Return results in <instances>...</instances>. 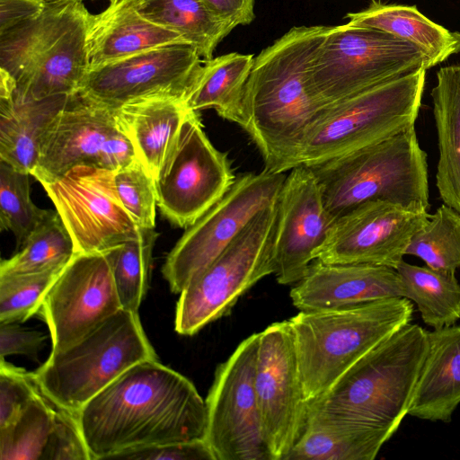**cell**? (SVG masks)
Masks as SVG:
<instances>
[{
  "instance_id": "1",
  "label": "cell",
  "mask_w": 460,
  "mask_h": 460,
  "mask_svg": "<svg viewBox=\"0 0 460 460\" xmlns=\"http://www.w3.org/2000/svg\"><path fill=\"white\" fill-rule=\"evenodd\" d=\"M90 459L155 445L205 439L206 401L158 359L124 372L75 414Z\"/></svg>"
},
{
  "instance_id": "2",
  "label": "cell",
  "mask_w": 460,
  "mask_h": 460,
  "mask_svg": "<svg viewBox=\"0 0 460 460\" xmlns=\"http://www.w3.org/2000/svg\"><path fill=\"white\" fill-rule=\"evenodd\" d=\"M330 27H293L254 58L242 128L271 172L298 165L306 135L324 110L313 91L310 70Z\"/></svg>"
},
{
  "instance_id": "3",
  "label": "cell",
  "mask_w": 460,
  "mask_h": 460,
  "mask_svg": "<svg viewBox=\"0 0 460 460\" xmlns=\"http://www.w3.org/2000/svg\"><path fill=\"white\" fill-rule=\"evenodd\" d=\"M83 2L47 1L38 16L0 34V68L14 80L12 96L42 100L78 92L88 71Z\"/></svg>"
},
{
  "instance_id": "4",
  "label": "cell",
  "mask_w": 460,
  "mask_h": 460,
  "mask_svg": "<svg viewBox=\"0 0 460 460\" xmlns=\"http://www.w3.org/2000/svg\"><path fill=\"white\" fill-rule=\"evenodd\" d=\"M413 304L392 297L288 319L305 401L317 398L367 352L410 323Z\"/></svg>"
},
{
  "instance_id": "5",
  "label": "cell",
  "mask_w": 460,
  "mask_h": 460,
  "mask_svg": "<svg viewBox=\"0 0 460 460\" xmlns=\"http://www.w3.org/2000/svg\"><path fill=\"white\" fill-rule=\"evenodd\" d=\"M428 332L408 323L381 341L308 407L397 431L428 351Z\"/></svg>"
},
{
  "instance_id": "6",
  "label": "cell",
  "mask_w": 460,
  "mask_h": 460,
  "mask_svg": "<svg viewBox=\"0 0 460 460\" xmlns=\"http://www.w3.org/2000/svg\"><path fill=\"white\" fill-rule=\"evenodd\" d=\"M309 167L335 219L369 200L414 209L429 207L427 155L414 127Z\"/></svg>"
},
{
  "instance_id": "7",
  "label": "cell",
  "mask_w": 460,
  "mask_h": 460,
  "mask_svg": "<svg viewBox=\"0 0 460 460\" xmlns=\"http://www.w3.org/2000/svg\"><path fill=\"white\" fill-rule=\"evenodd\" d=\"M158 357L138 312L120 309L71 346L50 353L32 372L41 392L76 412L134 365Z\"/></svg>"
},
{
  "instance_id": "8",
  "label": "cell",
  "mask_w": 460,
  "mask_h": 460,
  "mask_svg": "<svg viewBox=\"0 0 460 460\" xmlns=\"http://www.w3.org/2000/svg\"><path fill=\"white\" fill-rule=\"evenodd\" d=\"M426 71L420 68L326 107L306 135L298 165L321 164L413 128Z\"/></svg>"
},
{
  "instance_id": "9",
  "label": "cell",
  "mask_w": 460,
  "mask_h": 460,
  "mask_svg": "<svg viewBox=\"0 0 460 460\" xmlns=\"http://www.w3.org/2000/svg\"><path fill=\"white\" fill-rule=\"evenodd\" d=\"M278 199L260 210L234 240L180 293L175 331L194 335L221 318L264 277L274 274Z\"/></svg>"
},
{
  "instance_id": "10",
  "label": "cell",
  "mask_w": 460,
  "mask_h": 460,
  "mask_svg": "<svg viewBox=\"0 0 460 460\" xmlns=\"http://www.w3.org/2000/svg\"><path fill=\"white\" fill-rule=\"evenodd\" d=\"M415 45L385 31L349 24L330 27L313 60L310 82L324 109L420 68H431Z\"/></svg>"
},
{
  "instance_id": "11",
  "label": "cell",
  "mask_w": 460,
  "mask_h": 460,
  "mask_svg": "<svg viewBox=\"0 0 460 460\" xmlns=\"http://www.w3.org/2000/svg\"><path fill=\"white\" fill-rule=\"evenodd\" d=\"M235 180L227 155L213 146L199 112L190 110L154 180L161 214L174 226L187 228L217 204Z\"/></svg>"
},
{
  "instance_id": "12",
  "label": "cell",
  "mask_w": 460,
  "mask_h": 460,
  "mask_svg": "<svg viewBox=\"0 0 460 460\" xmlns=\"http://www.w3.org/2000/svg\"><path fill=\"white\" fill-rule=\"evenodd\" d=\"M286 177L285 172H271L266 169L239 177L217 204L187 227L162 268L171 291L180 294L253 216L275 202Z\"/></svg>"
},
{
  "instance_id": "13",
  "label": "cell",
  "mask_w": 460,
  "mask_h": 460,
  "mask_svg": "<svg viewBox=\"0 0 460 460\" xmlns=\"http://www.w3.org/2000/svg\"><path fill=\"white\" fill-rule=\"evenodd\" d=\"M260 332L244 339L215 371L205 439L216 460H273L262 434L255 370Z\"/></svg>"
},
{
  "instance_id": "14",
  "label": "cell",
  "mask_w": 460,
  "mask_h": 460,
  "mask_svg": "<svg viewBox=\"0 0 460 460\" xmlns=\"http://www.w3.org/2000/svg\"><path fill=\"white\" fill-rule=\"evenodd\" d=\"M135 160L132 144L120 128L114 111L76 92L47 129L31 174L43 182L76 165L117 171Z\"/></svg>"
},
{
  "instance_id": "15",
  "label": "cell",
  "mask_w": 460,
  "mask_h": 460,
  "mask_svg": "<svg viewBox=\"0 0 460 460\" xmlns=\"http://www.w3.org/2000/svg\"><path fill=\"white\" fill-rule=\"evenodd\" d=\"M114 172L76 165L40 182L74 242L75 253L106 252L139 236L141 228L118 197Z\"/></svg>"
},
{
  "instance_id": "16",
  "label": "cell",
  "mask_w": 460,
  "mask_h": 460,
  "mask_svg": "<svg viewBox=\"0 0 460 460\" xmlns=\"http://www.w3.org/2000/svg\"><path fill=\"white\" fill-rule=\"evenodd\" d=\"M255 391L262 434L272 459L285 460L306 420V401L288 320L260 332Z\"/></svg>"
},
{
  "instance_id": "17",
  "label": "cell",
  "mask_w": 460,
  "mask_h": 460,
  "mask_svg": "<svg viewBox=\"0 0 460 460\" xmlns=\"http://www.w3.org/2000/svg\"><path fill=\"white\" fill-rule=\"evenodd\" d=\"M120 309L107 253H75L49 288L37 314L46 323L56 352Z\"/></svg>"
},
{
  "instance_id": "18",
  "label": "cell",
  "mask_w": 460,
  "mask_h": 460,
  "mask_svg": "<svg viewBox=\"0 0 460 460\" xmlns=\"http://www.w3.org/2000/svg\"><path fill=\"white\" fill-rule=\"evenodd\" d=\"M201 63L190 44H167L88 69L78 93L111 109L155 95L184 97Z\"/></svg>"
},
{
  "instance_id": "19",
  "label": "cell",
  "mask_w": 460,
  "mask_h": 460,
  "mask_svg": "<svg viewBox=\"0 0 460 460\" xmlns=\"http://www.w3.org/2000/svg\"><path fill=\"white\" fill-rule=\"evenodd\" d=\"M429 217L386 200H369L337 217L315 260L368 263L397 269L413 234Z\"/></svg>"
},
{
  "instance_id": "20",
  "label": "cell",
  "mask_w": 460,
  "mask_h": 460,
  "mask_svg": "<svg viewBox=\"0 0 460 460\" xmlns=\"http://www.w3.org/2000/svg\"><path fill=\"white\" fill-rule=\"evenodd\" d=\"M334 222L312 169L304 164L292 168L278 198L273 238L274 274L279 284L303 279Z\"/></svg>"
},
{
  "instance_id": "21",
  "label": "cell",
  "mask_w": 460,
  "mask_h": 460,
  "mask_svg": "<svg viewBox=\"0 0 460 460\" xmlns=\"http://www.w3.org/2000/svg\"><path fill=\"white\" fill-rule=\"evenodd\" d=\"M289 296L298 310L318 311L404 297V288L398 271L390 267L314 260Z\"/></svg>"
},
{
  "instance_id": "22",
  "label": "cell",
  "mask_w": 460,
  "mask_h": 460,
  "mask_svg": "<svg viewBox=\"0 0 460 460\" xmlns=\"http://www.w3.org/2000/svg\"><path fill=\"white\" fill-rule=\"evenodd\" d=\"M101 13H90L86 28L89 68L156 47L188 43L137 10L134 0H111Z\"/></svg>"
},
{
  "instance_id": "23",
  "label": "cell",
  "mask_w": 460,
  "mask_h": 460,
  "mask_svg": "<svg viewBox=\"0 0 460 460\" xmlns=\"http://www.w3.org/2000/svg\"><path fill=\"white\" fill-rule=\"evenodd\" d=\"M395 432L328 414L306 404L303 432L285 460H373Z\"/></svg>"
},
{
  "instance_id": "24",
  "label": "cell",
  "mask_w": 460,
  "mask_h": 460,
  "mask_svg": "<svg viewBox=\"0 0 460 460\" xmlns=\"http://www.w3.org/2000/svg\"><path fill=\"white\" fill-rule=\"evenodd\" d=\"M428 343L408 414L449 423L460 404V325L428 332Z\"/></svg>"
},
{
  "instance_id": "25",
  "label": "cell",
  "mask_w": 460,
  "mask_h": 460,
  "mask_svg": "<svg viewBox=\"0 0 460 460\" xmlns=\"http://www.w3.org/2000/svg\"><path fill=\"white\" fill-rule=\"evenodd\" d=\"M112 110L132 144L137 159L155 180L190 111L183 96H149Z\"/></svg>"
},
{
  "instance_id": "26",
  "label": "cell",
  "mask_w": 460,
  "mask_h": 460,
  "mask_svg": "<svg viewBox=\"0 0 460 460\" xmlns=\"http://www.w3.org/2000/svg\"><path fill=\"white\" fill-rule=\"evenodd\" d=\"M69 96L36 101L0 98V160L31 174L39 160L42 138Z\"/></svg>"
},
{
  "instance_id": "27",
  "label": "cell",
  "mask_w": 460,
  "mask_h": 460,
  "mask_svg": "<svg viewBox=\"0 0 460 460\" xmlns=\"http://www.w3.org/2000/svg\"><path fill=\"white\" fill-rule=\"evenodd\" d=\"M347 24L380 30L418 47L435 66L460 52V32L426 17L415 5L372 0L359 12L348 13Z\"/></svg>"
},
{
  "instance_id": "28",
  "label": "cell",
  "mask_w": 460,
  "mask_h": 460,
  "mask_svg": "<svg viewBox=\"0 0 460 460\" xmlns=\"http://www.w3.org/2000/svg\"><path fill=\"white\" fill-rule=\"evenodd\" d=\"M431 97L439 151L436 185L443 202L460 214V65L438 71Z\"/></svg>"
},
{
  "instance_id": "29",
  "label": "cell",
  "mask_w": 460,
  "mask_h": 460,
  "mask_svg": "<svg viewBox=\"0 0 460 460\" xmlns=\"http://www.w3.org/2000/svg\"><path fill=\"white\" fill-rule=\"evenodd\" d=\"M254 58L252 54L232 52L204 61L184 94L187 107L199 112L214 109L221 118L242 127L244 88Z\"/></svg>"
},
{
  "instance_id": "30",
  "label": "cell",
  "mask_w": 460,
  "mask_h": 460,
  "mask_svg": "<svg viewBox=\"0 0 460 460\" xmlns=\"http://www.w3.org/2000/svg\"><path fill=\"white\" fill-rule=\"evenodd\" d=\"M70 413L40 390L13 421L0 429V460H51Z\"/></svg>"
},
{
  "instance_id": "31",
  "label": "cell",
  "mask_w": 460,
  "mask_h": 460,
  "mask_svg": "<svg viewBox=\"0 0 460 460\" xmlns=\"http://www.w3.org/2000/svg\"><path fill=\"white\" fill-rule=\"evenodd\" d=\"M139 13L172 31L209 60L217 46L234 28L214 13L202 0H134Z\"/></svg>"
},
{
  "instance_id": "32",
  "label": "cell",
  "mask_w": 460,
  "mask_h": 460,
  "mask_svg": "<svg viewBox=\"0 0 460 460\" xmlns=\"http://www.w3.org/2000/svg\"><path fill=\"white\" fill-rule=\"evenodd\" d=\"M404 297L414 302L421 319L433 330L460 319V284L455 273L438 271L402 261L397 267Z\"/></svg>"
},
{
  "instance_id": "33",
  "label": "cell",
  "mask_w": 460,
  "mask_h": 460,
  "mask_svg": "<svg viewBox=\"0 0 460 460\" xmlns=\"http://www.w3.org/2000/svg\"><path fill=\"white\" fill-rule=\"evenodd\" d=\"M75 254L74 242L57 211L49 210L20 251L2 260L0 275L63 269Z\"/></svg>"
},
{
  "instance_id": "34",
  "label": "cell",
  "mask_w": 460,
  "mask_h": 460,
  "mask_svg": "<svg viewBox=\"0 0 460 460\" xmlns=\"http://www.w3.org/2000/svg\"><path fill=\"white\" fill-rule=\"evenodd\" d=\"M155 228H141L137 238L106 252L122 309L138 312L149 282Z\"/></svg>"
},
{
  "instance_id": "35",
  "label": "cell",
  "mask_w": 460,
  "mask_h": 460,
  "mask_svg": "<svg viewBox=\"0 0 460 460\" xmlns=\"http://www.w3.org/2000/svg\"><path fill=\"white\" fill-rule=\"evenodd\" d=\"M405 255L431 270L455 273L460 268V214L445 203L413 234Z\"/></svg>"
},
{
  "instance_id": "36",
  "label": "cell",
  "mask_w": 460,
  "mask_h": 460,
  "mask_svg": "<svg viewBox=\"0 0 460 460\" xmlns=\"http://www.w3.org/2000/svg\"><path fill=\"white\" fill-rule=\"evenodd\" d=\"M31 176L0 160V226L13 234L17 248L22 246L49 211L32 202Z\"/></svg>"
},
{
  "instance_id": "37",
  "label": "cell",
  "mask_w": 460,
  "mask_h": 460,
  "mask_svg": "<svg viewBox=\"0 0 460 460\" xmlns=\"http://www.w3.org/2000/svg\"><path fill=\"white\" fill-rule=\"evenodd\" d=\"M63 269L0 275V323L23 322L37 314L46 293Z\"/></svg>"
},
{
  "instance_id": "38",
  "label": "cell",
  "mask_w": 460,
  "mask_h": 460,
  "mask_svg": "<svg viewBox=\"0 0 460 460\" xmlns=\"http://www.w3.org/2000/svg\"><path fill=\"white\" fill-rule=\"evenodd\" d=\"M118 197L139 228H155L157 206L154 179L137 159L114 172Z\"/></svg>"
},
{
  "instance_id": "39",
  "label": "cell",
  "mask_w": 460,
  "mask_h": 460,
  "mask_svg": "<svg viewBox=\"0 0 460 460\" xmlns=\"http://www.w3.org/2000/svg\"><path fill=\"white\" fill-rule=\"evenodd\" d=\"M40 392L32 372L0 359V429L13 421Z\"/></svg>"
},
{
  "instance_id": "40",
  "label": "cell",
  "mask_w": 460,
  "mask_h": 460,
  "mask_svg": "<svg viewBox=\"0 0 460 460\" xmlns=\"http://www.w3.org/2000/svg\"><path fill=\"white\" fill-rule=\"evenodd\" d=\"M113 459L128 460H216L206 439L173 442L128 450Z\"/></svg>"
},
{
  "instance_id": "41",
  "label": "cell",
  "mask_w": 460,
  "mask_h": 460,
  "mask_svg": "<svg viewBox=\"0 0 460 460\" xmlns=\"http://www.w3.org/2000/svg\"><path fill=\"white\" fill-rule=\"evenodd\" d=\"M46 335L16 323H0V359L11 355L37 358L45 346Z\"/></svg>"
},
{
  "instance_id": "42",
  "label": "cell",
  "mask_w": 460,
  "mask_h": 460,
  "mask_svg": "<svg viewBox=\"0 0 460 460\" xmlns=\"http://www.w3.org/2000/svg\"><path fill=\"white\" fill-rule=\"evenodd\" d=\"M46 0H0V34L38 16Z\"/></svg>"
},
{
  "instance_id": "43",
  "label": "cell",
  "mask_w": 460,
  "mask_h": 460,
  "mask_svg": "<svg viewBox=\"0 0 460 460\" xmlns=\"http://www.w3.org/2000/svg\"><path fill=\"white\" fill-rule=\"evenodd\" d=\"M202 2L234 28L250 24L255 18V0H202Z\"/></svg>"
},
{
  "instance_id": "44",
  "label": "cell",
  "mask_w": 460,
  "mask_h": 460,
  "mask_svg": "<svg viewBox=\"0 0 460 460\" xmlns=\"http://www.w3.org/2000/svg\"><path fill=\"white\" fill-rule=\"evenodd\" d=\"M46 1H76V2H84L85 0H46ZM111 1V0H109Z\"/></svg>"
}]
</instances>
